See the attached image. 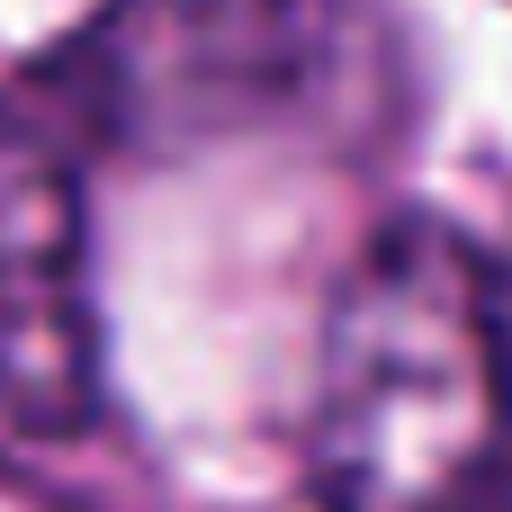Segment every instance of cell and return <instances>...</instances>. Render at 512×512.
I'll return each mask as SVG.
<instances>
[{
    "label": "cell",
    "instance_id": "2",
    "mask_svg": "<svg viewBox=\"0 0 512 512\" xmlns=\"http://www.w3.org/2000/svg\"><path fill=\"white\" fill-rule=\"evenodd\" d=\"M306 36V0H99L36 90L72 135L198 144L261 117L306 72Z\"/></svg>",
    "mask_w": 512,
    "mask_h": 512
},
{
    "label": "cell",
    "instance_id": "3",
    "mask_svg": "<svg viewBox=\"0 0 512 512\" xmlns=\"http://www.w3.org/2000/svg\"><path fill=\"white\" fill-rule=\"evenodd\" d=\"M99 405L81 135L45 90H0V432L63 441Z\"/></svg>",
    "mask_w": 512,
    "mask_h": 512
},
{
    "label": "cell",
    "instance_id": "1",
    "mask_svg": "<svg viewBox=\"0 0 512 512\" xmlns=\"http://www.w3.org/2000/svg\"><path fill=\"white\" fill-rule=\"evenodd\" d=\"M512 468V288L450 216H396L324 306L306 477L324 512H486Z\"/></svg>",
    "mask_w": 512,
    "mask_h": 512
}]
</instances>
